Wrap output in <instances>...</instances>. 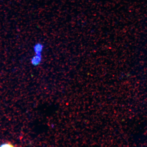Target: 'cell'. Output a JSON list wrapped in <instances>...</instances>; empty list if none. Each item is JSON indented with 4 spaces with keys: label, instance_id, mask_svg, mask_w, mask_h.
I'll list each match as a JSON object with an SVG mask.
<instances>
[{
    "label": "cell",
    "instance_id": "6da1fadb",
    "mask_svg": "<svg viewBox=\"0 0 147 147\" xmlns=\"http://www.w3.org/2000/svg\"><path fill=\"white\" fill-rule=\"evenodd\" d=\"M1 147H13L14 146L10 142L5 143L2 144Z\"/></svg>",
    "mask_w": 147,
    "mask_h": 147
}]
</instances>
